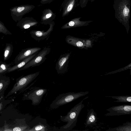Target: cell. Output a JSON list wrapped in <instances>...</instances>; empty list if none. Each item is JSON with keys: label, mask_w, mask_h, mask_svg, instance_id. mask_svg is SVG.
<instances>
[{"label": "cell", "mask_w": 131, "mask_h": 131, "mask_svg": "<svg viewBox=\"0 0 131 131\" xmlns=\"http://www.w3.org/2000/svg\"><path fill=\"white\" fill-rule=\"evenodd\" d=\"M84 99L72 108L66 115L60 116V119L61 121L67 123L61 127L58 130L69 131L75 126L78 116L82 109L84 107V104H83Z\"/></svg>", "instance_id": "cell-1"}, {"label": "cell", "mask_w": 131, "mask_h": 131, "mask_svg": "<svg viewBox=\"0 0 131 131\" xmlns=\"http://www.w3.org/2000/svg\"><path fill=\"white\" fill-rule=\"evenodd\" d=\"M130 4V0H115L114 2L115 17L125 25L129 22Z\"/></svg>", "instance_id": "cell-2"}, {"label": "cell", "mask_w": 131, "mask_h": 131, "mask_svg": "<svg viewBox=\"0 0 131 131\" xmlns=\"http://www.w3.org/2000/svg\"><path fill=\"white\" fill-rule=\"evenodd\" d=\"M89 93V91L77 92H69L61 94L58 96L50 104V106L53 109L69 103Z\"/></svg>", "instance_id": "cell-3"}, {"label": "cell", "mask_w": 131, "mask_h": 131, "mask_svg": "<svg viewBox=\"0 0 131 131\" xmlns=\"http://www.w3.org/2000/svg\"><path fill=\"white\" fill-rule=\"evenodd\" d=\"M51 49L45 47L40 51L33 59L28 62L25 66L19 69V70H25L30 67H33L39 66L43 63L46 59V57L49 54Z\"/></svg>", "instance_id": "cell-4"}, {"label": "cell", "mask_w": 131, "mask_h": 131, "mask_svg": "<svg viewBox=\"0 0 131 131\" xmlns=\"http://www.w3.org/2000/svg\"><path fill=\"white\" fill-rule=\"evenodd\" d=\"M35 7L33 5H25L11 8L10 11L12 19L16 22L19 21L24 15L30 12Z\"/></svg>", "instance_id": "cell-5"}, {"label": "cell", "mask_w": 131, "mask_h": 131, "mask_svg": "<svg viewBox=\"0 0 131 131\" xmlns=\"http://www.w3.org/2000/svg\"><path fill=\"white\" fill-rule=\"evenodd\" d=\"M47 89L39 87H33L25 95L26 99L32 101L31 104L36 106L41 102L43 96L46 93Z\"/></svg>", "instance_id": "cell-6"}, {"label": "cell", "mask_w": 131, "mask_h": 131, "mask_svg": "<svg viewBox=\"0 0 131 131\" xmlns=\"http://www.w3.org/2000/svg\"><path fill=\"white\" fill-rule=\"evenodd\" d=\"M39 72L31 73L20 78L9 93V95L21 90L34 80L39 75Z\"/></svg>", "instance_id": "cell-7"}, {"label": "cell", "mask_w": 131, "mask_h": 131, "mask_svg": "<svg viewBox=\"0 0 131 131\" xmlns=\"http://www.w3.org/2000/svg\"><path fill=\"white\" fill-rule=\"evenodd\" d=\"M28 125L30 128L28 131H49L50 128L45 118L37 116Z\"/></svg>", "instance_id": "cell-8"}, {"label": "cell", "mask_w": 131, "mask_h": 131, "mask_svg": "<svg viewBox=\"0 0 131 131\" xmlns=\"http://www.w3.org/2000/svg\"><path fill=\"white\" fill-rule=\"evenodd\" d=\"M109 112L105 114L106 116H112L131 114V106L123 105L112 106L106 109Z\"/></svg>", "instance_id": "cell-9"}, {"label": "cell", "mask_w": 131, "mask_h": 131, "mask_svg": "<svg viewBox=\"0 0 131 131\" xmlns=\"http://www.w3.org/2000/svg\"><path fill=\"white\" fill-rule=\"evenodd\" d=\"M49 24L50 25L49 28L46 31H45L44 30H32L31 31L30 34L31 37L38 41L45 39L47 40L51 32L53 30L54 23V21H52Z\"/></svg>", "instance_id": "cell-10"}, {"label": "cell", "mask_w": 131, "mask_h": 131, "mask_svg": "<svg viewBox=\"0 0 131 131\" xmlns=\"http://www.w3.org/2000/svg\"><path fill=\"white\" fill-rule=\"evenodd\" d=\"M71 53L62 54L57 62L55 69L58 74L64 73L67 70Z\"/></svg>", "instance_id": "cell-11"}, {"label": "cell", "mask_w": 131, "mask_h": 131, "mask_svg": "<svg viewBox=\"0 0 131 131\" xmlns=\"http://www.w3.org/2000/svg\"><path fill=\"white\" fill-rule=\"evenodd\" d=\"M41 48L38 47H30L22 49L16 57L14 62L16 64L27 57L39 52Z\"/></svg>", "instance_id": "cell-12"}, {"label": "cell", "mask_w": 131, "mask_h": 131, "mask_svg": "<svg viewBox=\"0 0 131 131\" xmlns=\"http://www.w3.org/2000/svg\"><path fill=\"white\" fill-rule=\"evenodd\" d=\"M38 24V22L32 18L26 17L18 21L16 26L22 29H28L36 26Z\"/></svg>", "instance_id": "cell-13"}, {"label": "cell", "mask_w": 131, "mask_h": 131, "mask_svg": "<svg viewBox=\"0 0 131 131\" xmlns=\"http://www.w3.org/2000/svg\"><path fill=\"white\" fill-rule=\"evenodd\" d=\"M65 41L68 44L79 48H83L86 46V41L84 40L69 35L66 37Z\"/></svg>", "instance_id": "cell-14"}, {"label": "cell", "mask_w": 131, "mask_h": 131, "mask_svg": "<svg viewBox=\"0 0 131 131\" xmlns=\"http://www.w3.org/2000/svg\"><path fill=\"white\" fill-rule=\"evenodd\" d=\"M80 18H75L67 23L61 27L62 29H69L85 26L87 25L89 21H83L80 20Z\"/></svg>", "instance_id": "cell-15"}, {"label": "cell", "mask_w": 131, "mask_h": 131, "mask_svg": "<svg viewBox=\"0 0 131 131\" xmlns=\"http://www.w3.org/2000/svg\"><path fill=\"white\" fill-rule=\"evenodd\" d=\"M97 117L96 113L94 110L91 109L88 112L86 119L84 124L85 127L92 126L97 124Z\"/></svg>", "instance_id": "cell-16"}, {"label": "cell", "mask_w": 131, "mask_h": 131, "mask_svg": "<svg viewBox=\"0 0 131 131\" xmlns=\"http://www.w3.org/2000/svg\"><path fill=\"white\" fill-rule=\"evenodd\" d=\"M39 52H37L24 59L16 65L10 67L8 68L7 73L19 69L25 66L28 62L33 59L37 54Z\"/></svg>", "instance_id": "cell-17"}, {"label": "cell", "mask_w": 131, "mask_h": 131, "mask_svg": "<svg viewBox=\"0 0 131 131\" xmlns=\"http://www.w3.org/2000/svg\"><path fill=\"white\" fill-rule=\"evenodd\" d=\"M108 131H131V122H127L122 125L106 130Z\"/></svg>", "instance_id": "cell-18"}, {"label": "cell", "mask_w": 131, "mask_h": 131, "mask_svg": "<svg viewBox=\"0 0 131 131\" xmlns=\"http://www.w3.org/2000/svg\"><path fill=\"white\" fill-rule=\"evenodd\" d=\"M52 12L50 10L48 9L46 10L43 14L41 18V23L45 25L49 24L52 22L53 19L51 17L53 14Z\"/></svg>", "instance_id": "cell-19"}, {"label": "cell", "mask_w": 131, "mask_h": 131, "mask_svg": "<svg viewBox=\"0 0 131 131\" xmlns=\"http://www.w3.org/2000/svg\"><path fill=\"white\" fill-rule=\"evenodd\" d=\"M13 47L10 43H7L4 49L3 53L4 61L7 60L10 57L13 52Z\"/></svg>", "instance_id": "cell-20"}, {"label": "cell", "mask_w": 131, "mask_h": 131, "mask_svg": "<svg viewBox=\"0 0 131 131\" xmlns=\"http://www.w3.org/2000/svg\"><path fill=\"white\" fill-rule=\"evenodd\" d=\"M105 97H111L113 99L117 100L114 101L115 102L125 103H130L131 102V96H118Z\"/></svg>", "instance_id": "cell-21"}, {"label": "cell", "mask_w": 131, "mask_h": 131, "mask_svg": "<svg viewBox=\"0 0 131 131\" xmlns=\"http://www.w3.org/2000/svg\"><path fill=\"white\" fill-rule=\"evenodd\" d=\"M75 3V0H70L65 7L63 14V16L66 15L72 9Z\"/></svg>", "instance_id": "cell-22"}, {"label": "cell", "mask_w": 131, "mask_h": 131, "mask_svg": "<svg viewBox=\"0 0 131 131\" xmlns=\"http://www.w3.org/2000/svg\"><path fill=\"white\" fill-rule=\"evenodd\" d=\"M12 63L7 64L1 61H0V75L7 73L9 68L10 67Z\"/></svg>", "instance_id": "cell-23"}, {"label": "cell", "mask_w": 131, "mask_h": 131, "mask_svg": "<svg viewBox=\"0 0 131 131\" xmlns=\"http://www.w3.org/2000/svg\"><path fill=\"white\" fill-rule=\"evenodd\" d=\"M0 33L5 35H11L12 33L7 29L4 24L0 21Z\"/></svg>", "instance_id": "cell-24"}, {"label": "cell", "mask_w": 131, "mask_h": 131, "mask_svg": "<svg viewBox=\"0 0 131 131\" xmlns=\"http://www.w3.org/2000/svg\"><path fill=\"white\" fill-rule=\"evenodd\" d=\"M13 130L14 131H25L26 129L25 128L21 127H16L13 129Z\"/></svg>", "instance_id": "cell-25"}, {"label": "cell", "mask_w": 131, "mask_h": 131, "mask_svg": "<svg viewBox=\"0 0 131 131\" xmlns=\"http://www.w3.org/2000/svg\"><path fill=\"white\" fill-rule=\"evenodd\" d=\"M52 0H41V2L42 4H45L50 2Z\"/></svg>", "instance_id": "cell-26"}, {"label": "cell", "mask_w": 131, "mask_h": 131, "mask_svg": "<svg viewBox=\"0 0 131 131\" xmlns=\"http://www.w3.org/2000/svg\"><path fill=\"white\" fill-rule=\"evenodd\" d=\"M3 86V84L1 83H0V90L2 88Z\"/></svg>", "instance_id": "cell-27"}, {"label": "cell", "mask_w": 131, "mask_h": 131, "mask_svg": "<svg viewBox=\"0 0 131 131\" xmlns=\"http://www.w3.org/2000/svg\"><path fill=\"white\" fill-rule=\"evenodd\" d=\"M14 0L19 1V0Z\"/></svg>", "instance_id": "cell-28"}]
</instances>
